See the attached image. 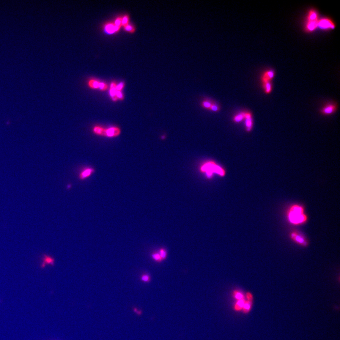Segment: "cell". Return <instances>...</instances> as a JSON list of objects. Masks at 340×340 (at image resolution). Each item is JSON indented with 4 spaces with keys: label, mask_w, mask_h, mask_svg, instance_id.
<instances>
[{
    "label": "cell",
    "mask_w": 340,
    "mask_h": 340,
    "mask_svg": "<svg viewBox=\"0 0 340 340\" xmlns=\"http://www.w3.org/2000/svg\"><path fill=\"white\" fill-rule=\"evenodd\" d=\"M287 215L289 221L294 225L302 224L308 219L303 207L299 204L292 205L289 208Z\"/></svg>",
    "instance_id": "1"
},
{
    "label": "cell",
    "mask_w": 340,
    "mask_h": 340,
    "mask_svg": "<svg viewBox=\"0 0 340 340\" xmlns=\"http://www.w3.org/2000/svg\"><path fill=\"white\" fill-rule=\"evenodd\" d=\"M92 131L94 134L103 137H117L121 135L122 130L118 127L114 126L105 128L99 125H95L93 128Z\"/></svg>",
    "instance_id": "2"
},
{
    "label": "cell",
    "mask_w": 340,
    "mask_h": 340,
    "mask_svg": "<svg viewBox=\"0 0 340 340\" xmlns=\"http://www.w3.org/2000/svg\"><path fill=\"white\" fill-rule=\"evenodd\" d=\"M306 23L305 30L307 32H312L318 28L319 16L318 12L315 9L309 10L306 17Z\"/></svg>",
    "instance_id": "3"
},
{
    "label": "cell",
    "mask_w": 340,
    "mask_h": 340,
    "mask_svg": "<svg viewBox=\"0 0 340 340\" xmlns=\"http://www.w3.org/2000/svg\"><path fill=\"white\" fill-rule=\"evenodd\" d=\"M201 171L203 172H206L207 177L208 178H211L213 173L218 174L220 176H224L225 175V171L219 166H216L215 163L213 162H207L204 163L201 167Z\"/></svg>",
    "instance_id": "4"
},
{
    "label": "cell",
    "mask_w": 340,
    "mask_h": 340,
    "mask_svg": "<svg viewBox=\"0 0 340 340\" xmlns=\"http://www.w3.org/2000/svg\"><path fill=\"white\" fill-rule=\"evenodd\" d=\"M336 27V23L333 20L328 17H324L318 20V28L322 30L333 29Z\"/></svg>",
    "instance_id": "5"
},
{
    "label": "cell",
    "mask_w": 340,
    "mask_h": 340,
    "mask_svg": "<svg viewBox=\"0 0 340 340\" xmlns=\"http://www.w3.org/2000/svg\"><path fill=\"white\" fill-rule=\"evenodd\" d=\"M337 105L335 103H328L321 109L320 113L323 115H330L336 112Z\"/></svg>",
    "instance_id": "6"
},
{
    "label": "cell",
    "mask_w": 340,
    "mask_h": 340,
    "mask_svg": "<svg viewBox=\"0 0 340 340\" xmlns=\"http://www.w3.org/2000/svg\"><path fill=\"white\" fill-rule=\"evenodd\" d=\"M276 73L273 70H265L262 74L261 77V81L262 84L271 82L272 79L274 78Z\"/></svg>",
    "instance_id": "7"
},
{
    "label": "cell",
    "mask_w": 340,
    "mask_h": 340,
    "mask_svg": "<svg viewBox=\"0 0 340 340\" xmlns=\"http://www.w3.org/2000/svg\"><path fill=\"white\" fill-rule=\"evenodd\" d=\"M291 238L293 241L300 245L303 246H307L308 245L307 240L302 235L300 234L295 232L291 233Z\"/></svg>",
    "instance_id": "8"
},
{
    "label": "cell",
    "mask_w": 340,
    "mask_h": 340,
    "mask_svg": "<svg viewBox=\"0 0 340 340\" xmlns=\"http://www.w3.org/2000/svg\"><path fill=\"white\" fill-rule=\"evenodd\" d=\"M245 119L246 130L248 132H251L253 128V125L252 114L251 112L249 111H245Z\"/></svg>",
    "instance_id": "9"
},
{
    "label": "cell",
    "mask_w": 340,
    "mask_h": 340,
    "mask_svg": "<svg viewBox=\"0 0 340 340\" xmlns=\"http://www.w3.org/2000/svg\"><path fill=\"white\" fill-rule=\"evenodd\" d=\"M120 28H121L115 26L114 23H107L105 25V30L106 32L108 34H113L117 32Z\"/></svg>",
    "instance_id": "10"
},
{
    "label": "cell",
    "mask_w": 340,
    "mask_h": 340,
    "mask_svg": "<svg viewBox=\"0 0 340 340\" xmlns=\"http://www.w3.org/2000/svg\"><path fill=\"white\" fill-rule=\"evenodd\" d=\"M94 171V170L93 168H86L82 172H81L79 175V177L80 179L84 180L87 177H89Z\"/></svg>",
    "instance_id": "11"
},
{
    "label": "cell",
    "mask_w": 340,
    "mask_h": 340,
    "mask_svg": "<svg viewBox=\"0 0 340 340\" xmlns=\"http://www.w3.org/2000/svg\"><path fill=\"white\" fill-rule=\"evenodd\" d=\"M116 86L117 85L116 83L113 82L111 85L110 89V95L114 101H116L117 100V98L116 97V93L117 91L116 89Z\"/></svg>",
    "instance_id": "12"
},
{
    "label": "cell",
    "mask_w": 340,
    "mask_h": 340,
    "mask_svg": "<svg viewBox=\"0 0 340 340\" xmlns=\"http://www.w3.org/2000/svg\"><path fill=\"white\" fill-rule=\"evenodd\" d=\"M54 259L53 257L48 256H45L44 258V261L42 265V267L44 268L45 267L46 265H54Z\"/></svg>",
    "instance_id": "13"
},
{
    "label": "cell",
    "mask_w": 340,
    "mask_h": 340,
    "mask_svg": "<svg viewBox=\"0 0 340 340\" xmlns=\"http://www.w3.org/2000/svg\"><path fill=\"white\" fill-rule=\"evenodd\" d=\"M262 84V87L265 94H269L271 93L273 90V85L271 82L263 83Z\"/></svg>",
    "instance_id": "14"
},
{
    "label": "cell",
    "mask_w": 340,
    "mask_h": 340,
    "mask_svg": "<svg viewBox=\"0 0 340 340\" xmlns=\"http://www.w3.org/2000/svg\"><path fill=\"white\" fill-rule=\"evenodd\" d=\"M245 111H243L235 115L233 118V121L236 122H240L245 119Z\"/></svg>",
    "instance_id": "15"
},
{
    "label": "cell",
    "mask_w": 340,
    "mask_h": 340,
    "mask_svg": "<svg viewBox=\"0 0 340 340\" xmlns=\"http://www.w3.org/2000/svg\"><path fill=\"white\" fill-rule=\"evenodd\" d=\"M100 82L98 81L94 80V79H90L89 81V86L92 89H99V85Z\"/></svg>",
    "instance_id": "16"
},
{
    "label": "cell",
    "mask_w": 340,
    "mask_h": 340,
    "mask_svg": "<svg viewBox=\"0 0 340 340\" xmlns=\"http://www.w3.org/2000/svg\"><path fill=\"white\" fill-rule=\"evenodd\" d=\"M151 256H152V259L156 262H160L163 260L162 259V257L160 256V254L158 252H155V253H153L151 255Z\"/></svg>",
    "instance_id": "17"
},
{
    "label": "cell",
    "mask_w": 340,
    "mask_h": 340,
    "mask_svg": "<svg viewBox=\"0 0 340 340\" xmlns=\"http://www.w3.org/2000/svg\"><path fill=\"white\" fill-rule=\"evenodd\" d=\"M244 303H245V301L243 299H241V300H240L237 302V303L236 304L235 308L237 310H240V309H241V308H243V307Z\"/></svg>",
    "instance_id": "18"
},
{
    "label": "cell",
    "mask_w": 340,
    "mask_h": 340,
    "mask_svg": "<svg viewBox=\"0 0 340 340\" xmlns=\"http://www.w3.org/2000/svg\"><path fill=\"white\" fill-rule=\"evenodd\" d=\"M158 253L160 254V256L162 257V259H166L167 257V251L165 248H161L159 249Z\"/></svg>",
    "instance_id": "19"
},
{
    "label": "cell",
    "mask_w": 340,
    "mask_h": 340,
    "mask_svg": "<svg viewBox=\"0 0 340 340\" xmlns=\"http://www.w3.org/2000/svg\"><path fill=\"white\" fill-rule=\"evenodd\" d=\"M124 28L126 31H128L130 33H134L135 31V28L131 25H127L124 26Z\"/></svg>",
    "instance_id": "20"
},
{
    "label": "cell",
    "mask_w": 340,
    "mask_h": 340,
    "mask_svg": "<svg viewBox=\"0 0 340 340\" xmlns=\"http://www.w3.org/2000/svg\"><path fill=\"white\" fill-rule=\"evenodd\" d=\"M150 276L147 274H144L141 277V280L145 283H148L150 281Z\"/></svg>",
    "instance_id": "21"
},
{
    "label": "cell",
    "mask_w": 340,
    "mask_h": 340,
    "mask_svg": "<svg viewBox=\"0 0 340 340\" xmlns=\"http://www.w3.org/2000/svg\"><path fill=\"white\" fill-rule=\"evenodd\" d=\"M129 18L128 15L124 16L122 18V26H125L129 24Z\"/></svg>",
    "instance_id": "22"
},
{
    "label": "cell",
    "mask_w": 340,
    "mask_h": 340,
    "mask_svg": "<svg viewBox=\"0 0 340 340\" xmlns=\"http://www.w3.org/2000/svg\"><path fill=\"white\" fill-rule=\"evenodd\" d=\"M114 24L116 26L121 28V26H122V18L120 17H118L117 18H116V20H115Z\"/></svg>",
    "instance_id": "23"
},
{
    "label": "cell",
    "mask_w": 340,
    "mask_h": 340,
    "mask_svg": "<svg viewBox=\"0 0 340 340\" xmlns=\"http://www.w3.org/2000/svg\"><path fill=\"white\" fill-rule=\"evenodd\" d=\"M108 89V86L107 84L106 83H103V82H100L99 83V89L100 90H103V91H105Z\"/></svg>",
    "instance_id": "24"
},
{
    "label": "cell",
    "mask_w": 340,
    "mask_h": 340,
    "mask_svg": "<svg viewBox=\"0 0 340 340\" xmlns=\"http://www.w3.org/2000/svg\"><path fill=\"white\" fill-rule=\"evenodd\" d=\"M212 105V103L208 101H204L202 103L203 107H204V108H207V109H209L210 108Z\"/></svg>",
    "instance_id": "25"
},
{
    "label": "cell",
    "mask_w": 340,
    "mask_h": 340,
    "mask_svg": "<svg viewBox=\"0 0 340 340\" xmlns=\"http://www.w3.org/2000/svg\"><path fill=\"white\" fill-rule=\"evenodd\" d=\"M235 297L236 299H238V300H241V299H243V294H241L240 292H235Z\"/></svg>",
    "instance_id": "26"
},
{
    "label": "cell",
    "mask_w": 340,
    "mask_h": 340,
    "mask_svg": "<svg viewBox=\"0 0 340 340\" xmlns=\"http://www.w3.org/2000/svg\"><path fill=\"white\" fill-rule=\"evenodd\" d=\"M251 306V304H250L249 302H245L243 308L244 310H245V311H248V310L250 309Z\"/></svg>",
    "instance_id": "27"
},
{
    "label": "cell",
    "mask_w": 340,
    "mask_h": 340,
    "mask_svg": "<svg viewBox=\"0 0 340 340\" xmlns=\"http://www.w3.org/2000/svg\"><path fill=\"white\" fill-rule=\"evenodd\" d=\"M209 109L213 111H217L219 110V107H218V106L216 105L212 104L210 108H209Z\"/></svg>",
    "instance_id": "28"
},
{
    "label": "cell",
    "mask_w": 340,
    "mask_h": 340,
    "mask_svg": "<svg viewBox=\"0 0 340 340\" xmlns=\"http://www.w3.org/2000/svg\"><path fill=\"white\" fill-rule=\"evenodd\" d=\"M124 83H122V82L119 83L118 85H117V86H116V89H117V91H122V89H123V87H124Z\"/></svg>",
    "instance_id": "29"
},
{
    "label": "cell",
    "mask_w": 340,
    "mask_h": 340,
    "mask_svg": "<svg viewBox=\"0 0 340 340\" xmlns=\"http://www.w3.org/2000/svg\"><path fill=\"white\" fill-rule=\"evenodd\" d=\"M247 298H248V299H250V300H251V299L252 298V296L251 294V293H249V292H248V293H247Z\"/></svg>",
    "instance_id": "30"
}]
</instances>
